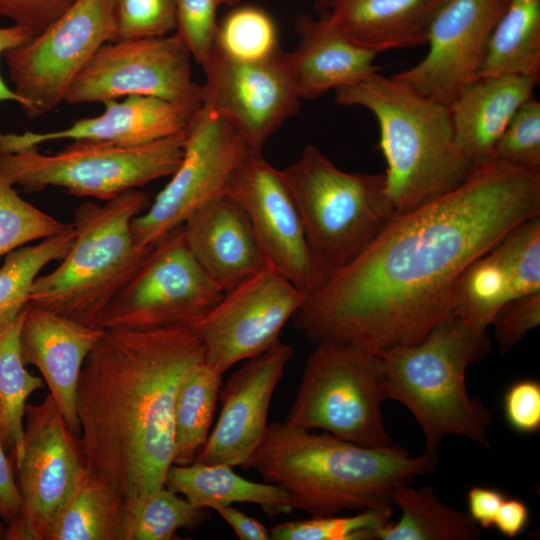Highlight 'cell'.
<instances>
[{
  "mask_svg": "<svg viewBox=\"0 0 540 540\" xmlns=\"http://www.w3.org/2000/svg\"><path fill=\"white\" fill-rule=\"evenodd\" d=\"M540 216V169L493 159L456 189L394 216L331 273L292 317L314 344L385 350L420 342L452 314L464 270L512 229Z\"/></svg>",
  "mask_w": 540,
  "mask_h": 540,
  "instance_id": "1",
  "label": "cell"
},
{
  "mask_svg": "<svg viewBox=\"0 0 540 540\" xmlns=\"http://www.w3.org/2000/svg\"><path fill=\"white\" fill-rule=\"evenodd\" d=\"M205 361L191 327L104 328L85 359L77 415L86 466L123 499L165 486L180 380Z\"/></svg>",
  "mask_w": 540,
  "mask_h": 540,
  "instance_id": "2",
  "label": "cell"
},
{
  "mask_svg": "<svg viewBox=\"0 0 540 540\" xmlns=\"http://www.w3.org/2000/svg\"><path fill=\"white\" fill-rule=\"evenodd\" d=\"M437 457L400 445L365 447L286 421L268 424L246 467L280 486L291 507L310 516L393 510L395 491L433 471Z\"/></svg>",
  "mask_w": 540,
  "mask_h": 540,
  "instance_id": "3",
  "label": "cell"
},
{
  "mask_svg": "<svg viewBox=\"0 0 540 540\" xmlns=\"http://www.w3.org/2000/svg\"><path fill=\"white\" fill-rule=\"evenodd\" d=\"M335 102L365 108L376 119L395 215L456 189L471 174L474 166L459 149L448 105L378 72L336 89Z\"/></svg>",
  "mask_w": 540,
  "mask_h": 540,
  "instance_id": "4",
  "label": "cell"
},
{
  "mask_svg": "<svg viewBox=\"0 0 540 540\" xmlns=\"http://www.w3.org/2000/svg\"><path fill=\"white\" fill-rule=\"evenodd\" d=\"M375 351L383 361L386 399L412 413L424 435V454L437 457L450 434L490 447L492 414L468 395L465 382L467 368L489 354L487 330L450 314L416 344Z\"/></svg>",
  "mask_w": 540,
  "mask_h": 540,
  "instance_id": "5",
  "label": "cell"
},
{
  "mask_svg": "<svg viewBox=\"0 0 540 540\" xmlns=\"http://www.w3.org/2000/svg\"><path fill=\"white\" fill-rule=\"evenodd\" d=\"M150 203L149 195L137 188L103 205L82 203L74 213L72 247L54 270L36 278L30 303L103 328L110 303L154 246L138 244L131 228Z\"/></svg>",
  "mask_w": 540,
  "mask_h": 540,
  "instance_id": "6",
  "label": "cell"
},
{
  "mask_svg": "<svg viewBox=\"0 0 540 540\" xmlns=\"http://www.w3.org/2000/svg\"><path fill=\"white\" fill-rule=\"evenodd\" d=\"M282 173L321 284L357 257L396 216L384 173L343 171L312 144Z\"/></svg>",
  "mask_w": 540,
  "mask_h": 540,
  "instance_id": "7",
  "label": "cell"
},
{
  "mask_svg": "<svg viewBox=\"0 0 540 540\" xmlns=\"http://www.w3.org/2000/svg\"><path fill=\"white\" fill-rule=\"evenodd\" d=\"M186 128L130 147L72 141L54 154H43L37 146L0 148V176L26 193L51 186L72 196L107 201L171 176L183 157Z\"/></svg>",
  "mask_w": 540,
  "mask_h": 540,
  "instance_id": "8",
  "label": "cell"
},
{
  "mask_svg": "<svg viewBox=\"0 0 540 540\" xmlns=\"http://www.w3.org/2000/svg\"><path fill=\"white\" fill-rule=\"evenodd\" d=\"M386 400L383 361L375 350L320 343L307 359L285 421L357 445L385 447L393 444L381 411Z\"/></svg>",
  "mask_w": 540,
  "mask_h": 540,
  "instance_id": "9",
  "label": "cell"
},
{
  "mask_svg": "<svg viewBox=\"0 0 540 540\" xmlns=\"http://www.w3.org/2000/svg\"><path fill=\"white\" fill-rule=\"evenodd\" d=\"M223 294L190 250L182 224L154 244L110 303L103 328H193Z\"/></svg>",
  "mask_w": 540,
  "mask_h": 540,
  "instance_id": "10",
  "label": "cell"
},
{
  "mask_svg": "<svg viewBox=\"0 0 540 540\" xmlns=\"http://www.w3.org/2000/svg\"><path fill=\"white\" fill-rule=\"evenodd\" d=\"M192 55L176 33L103 44L71 83L64 101L104 103L147 96L174 103L195 114L202 88L192 79Z\"/></svg>",
  "mask_w": 540,
  "mask_h": 540,
  "instance_id": "11",
  "label": "cell"
},
{
  "mask_svg": "<svg viewBox=\"0 0 540 540\" xmlns=\"http://www.w3.org/2000/svg\"><path fill=\"white\" fill-rule=\"evenodd\" d=\"M113 40L110 0H76L40 34L5 52L9 79L27 103L28 117L55 110L87 61Z\"/></svg>",
  "mask_w": 540,
  "mask_h": 540,
  "instance_id": "12",
  "label": "cell"
},
{
  "mask_svg": "<svg viewBox=\"0 0 540 540\" xmlns=\"http://www.w3.org/2000/svg\"><path fill=\"white\" fill-rule=\"evenodd\" d=\"M186 130L180 165L145 212L132 221V233L140 245H154L224 193L232 173L253 152L233 125L202 106Z\"/></svg>",
  "mask_w": 540,
  "mask_h": 540,
  "instance_id": "13",
  "label": "cell"
},
{
  "mask_svg": "<svg viewBox=\"0 0 540 540\" xmlns=\"http://www.w3.org/2000/svg\"><path fill=\"white\" fill-rule=\"evenodd\" d=\"M23 452L15 463L21 517L14 540H47L87 466L80 438L54 398L27 403Z\"/></svg>",
  "mask_w": 540,
  "mask_h": 540,
  "instance_id": "14",
  "label": "cell"
},
{
  "mask_svg": "<svg viewBox=\"0 0 540 540\" xmlns=\"http://www.w3.org/2000/svg\"><path fill=\"white\" fill-rule=\"evenodd\" d=\"M306 297L266 265L224 293L193 327L202 341L206 363L223 375L236 363L265 352L280 341L283 327Z\"/></svg>",
  "mask_w": 540,
  "mask_h": 540,
  "instance_id": "15",
  "label": "cell"
},
{
  "mask_svg": "<svg viewBox=\"0 0 540 540\" xmlns=\"http://www.w3.org/2000/svg\"><path fill=\"white\" fill-rule=\"evenodd\" d=\"M225 193L247 214L267 265L305 294L316 290L321 279L282 170L251 152L230 176Z\"/></svg>",
  "mask_w": 540,
  "mask_h": 540,
  "instance_id": "16",
  "label": "cell"
},
{
  "mask_svg": "<svg viewBox=\"0 0 540 540\" xmlns=\"http://www.w3.org/2000/svg\"><path fill=\"white\" fill-rule=\"evenodd\" d=\"M283 53L239 62L213 51L202 66V107L233 125L254 153H262L268 138L299 108Z\"/></svg>",
  "mask_w": 540,
  "mask_h": 540,
  "instance_id": "17",
  "label": "cell"
},
{
  "mask_svg": "<svg viewBox=\"0 0 540 540\" xmlns=\"http://www.w3.org/2000/svg\"><path fill=\"white\" fill-rule=\"evenodd\" d=\"M506 0H444L428 31V51L411 68L392 75L420 94L449 105L472 81Z\"/></svg>",
  "mask_w": 540,
  "mask_h": 540,
  "instance_id": "18",
  "label": "cell"
},
{
  "mask_svg": "<svg viewBox=\"0 0 540 540\" xmlns=\"http://www.w3.org/2000/svg\"><path fill=\"white\" fill-rule=\"evenodd\" d=\"M293 349L281 341L247 359L221 386V410L195 462L246 467L268 427L270 402Z\"/></svg>",
  "mask_w": 540,
  "mask_h": 540,
  "instance_id": "19",
  "label": "cell"
},
{
  "mask_svg": "<svg viewBox=\"0 0 540 540\" xmlns=\"http://www.w3.org/2000/svg\"><path fill=\"white\" fill-rule=\"evenodd\" d=\"M103 331L32 303L26 307L20 332L22 360L38 368L68 427L77 435L81 433L77 415L79 376Z\"/></svg>",
  "mask_w": 540,
  "mask_h": 540,
  "instance_id": "20",
  "label": "cell"
},
{
  "mask_svg": "<svg viewBox=\"0 0 540 540\" xmlns=\"http://www.w3.org/2000/svg\"><path fill=\"white\" fill-rule=\"evenodd\" d=\"M103 105L101 114L76 120L62 130L21 134L0 131V148L39 147L57 140L139 146L184 130L195 115L169 101L147 96H128Z\"/></svg>",
  "mask_w": 540,
  "mask_h": 540,
  "instance_id": "21",
  "label": "cell"
},
{
  "mask_svg": "<svg viewBox=\"0 0 540 540\" xmlns=\"http://www.w3.org/2000/svg\"><path fill=\"white\" fill-rule=\"evenodd\" d=\"M183 227L196 260L223 293L267 265L247 214L225 192L192 213Z\"/></svg>",
  "mask_w": 540,
  "mask_h": 540,
  "instance_id": "22",
  "label": "cell"
},
{
  "mask_svg": "<svg viewBox=\"0 0 540 540\" xmlns=\"http://www.w3.org/2000/svg\"><path fill=\"white\" fill-rule=\"evenodd\" d=\"M295 29L298 46L283 57L300 100L318 98L380 70L374 64L377 54L348 39L326 15H300Z\"/></svg>",
  "mask_w": 540,
  "mask_h": 540,
  "instance_id": "23",
  "label": "cell"
},
{
  "mask_svg": "<svg viewBox=\"0 0 540 540\" xmlns=\"http://www.w3.org/2000/svg\"><path fill=\"white\" fill-rule=\"evenodd\" d=\"M538 83L531 76L479 77L448 105L459 149L474 167L495 159L502 133L520 106L534 96Z\"/></svg>",
  "mask_w": 540,
  "mask_h": 540,
  "instance_id": "24",
  "label": "cell"
},
{
  "mask_svg": "<svg viewBox=\"0 0 540 540\" xmlns=\"http://www.w3.org/2000/svg\"><path fill=\"white\" fill-rule=\"evenodd\" d=\"M444 0H344L326 15L358 46L376 54L426 44Z\"/></svg>",
  "mask_w": 540,
  "mask_h": 540,
  "instance_id": "25",
  "label": "cell"
},
{
  "mask_svg": "<svg viewBox=\"0 0 540 540\" xmlns=\"http://www.w3.org/2000/svg\"><path fill=\"white\" fill-rule=\"evenodd\" d=\"M232 468L196 462L185 466L172 464L165 486L198 508L214 510L234 503H251L260 506L268 516L291 513L288 495L280 486L250 481Z\"/></svg>",
  "mask_w": 540,
  "mask_h": 540,
  "instance_id": "26",
  "label": "cell"
},
{
  "mask_svg": "<svg viewBox=\"0 0 540 540\" xmlns=\"http://www.w3.org/2000/svg\"><path fill=\"white\" fill-rule=\"evenodd\" d=\"M500 75L540 79V0H506L475 78Z\"/></svg>",
  "mask_w": 540,
  "mask_h": 540,
  "instance_id": "27",
  "label": "cell"
},
{
  "mask_svg": "<svg viewBox=\"0 0 540 540\" xmlns=\"http://www.w3.org/2000/svg\"><path fill=\"white\" fill-rule=\"evenodd\" d=\"M393 503L402 512L378 530L377 540H473L481 536L468 513L443 503L430 486L398 488Z\"/></svg>",
  "mask_w": 540,
  "mask_h": 540,
  "instance_id": "28",
  "label": "cell"
},
{
  "mask_svg": "<svg viewBox=\"0 0 540 540\" xmlns=\"http://www.w3.org/2000/svg\"><path fill=\"white\" fill-rule=\"evenodd\" d=\"M123 499L88 467L47 540H122Z\"/></svg>",
  "mask_w": 540,
  "mask_h": 540,
  "instance_id": "29",
  "label": "cell"
},
{
  "mask_svg": "<svg viewBox=\"0 0 540 540\" xmlns=\"http://www.w3.org/2000/svg\"><path fill=\"white\" fill-rule=\"evenodd\" d=\"M221 386L222 374L206 361L193 366L180 380L174 402L172 464L195 462L210 434Z\"/></svg>",
  "mask_w": 540,
  "mask_h": 540,
  "instance_id": "30",
  "label": "cell"
},
{
  "mask_svg": "<svg viewBox=\"0 0 540 540\" xmlns=\"http://www.w3.org/2000/svg\"><path fill=\"white\" fill-rule=\"evenodd\" d=\"M26 308L0 330V441L11 449L15 463L23 452L24 413L28 397L43 387V380L30 374L22 360L20 332Z\"/></svg>",
  "mask_w": 540,
  "mask_h": 540,
  "instance_id": "31",
  "label": "cell"
},
{
  "mask_svg": "<svg viewBox=\"0 0 540 540\" xmlns=\"http://www.w3.org/2000/svg\"><path fill=\"white\" fill-rule=\"evenodd\" d=\"M497 244L464 270L452 299V314L485 330L496 312L515 299L511 273Z\"/></svg>",
  "mask_w": 540,
  "mask_h": 540,
  "instance_id": "32",
  "label": "cell"
},
{
  "mask_svg": "<svg viewBox=\"0 0 540 540\" xmlns=\"http://www.w3.org/2000/svg\"><path fill=\"white\" fill-rule=\"evenodd\" d=\"M207 516L208 509L164 486L123 503L122 540H171L177 530L195 529Z\"/></svg>",
  "mask_w": 540,
  "mask_h": 540,
  "instance_id": "33",
  "label": "cell"
},
{
  "mask_svg": "<svg viewBox=\"0 0 540 540\" xmlns=\"http://www.w3.org/2000/svg\"><path fill=\"white\" fill-rule=\"evenodd\" d=\"M72 227L63 233L22 246L5 257L0 267V330L13 322L30 303L39 272L52 261H61L73 245Z\"/></svg>",
  "mask_w": 540,
  "mask_h": 540,
  "instance_id": "34",
  "label": "cell"
},
{
  "mask_svg": "<svg viewBox=\"0 0 540 540\" xmlns=\"http://www.w3.org/2000/svg\"><path fill=\"white\" fill-rule=\"evenodd\" d=\"M213 51L239 62H260L281 52L273 18L254 5L238 6L218 23Z\"/></svg>",
  "mask_w": 540,
  "mask_h": 540,
  "instance_id": "35",
  "label": "cell"
},
{
  "mask_svg": "<svg viewBox=\"0 0 540 540\" xmlns=\"http://www.w3.org/2000/svg\"><path fill=\"white\" fill-rule=\"evenodd\" d=\"M393 510H365L351 516H316L275 525L271 540H377Z\"/></svg>",
  "mask_w": 540,
  "mask_h": 540,
  "instance_id": "36",
  "label": "cell"
},
{
  "mask_svg": "<svg viewBox=\"0 0 540 540\" xmlns=\"http://www.w3.org/2000/svg\"><path fill=\"white\" fill-rule=\"evenodd\" d=\"M13 186L0 176V257L72 227L22 199Z\"/></svg>",
  "mask_w": 540,
  "mask_h": 540,
  "instance_id": "37",
  "label": "cell"
},
{
  "mask_svg": "<svg viewBox=\"0 0 540 540\" xmlns=\"http://www.w3.org/2000/svg\"><path fill=\"white\" fill-rule=\"evenodd\" d=\"M114 40L161 37L177 28L176 0H110Z\"/></svg>",
  "mask_w": 540,
  "mask_h": 540,
  "instance_id": "38",
  "label": "cell"
},
{
  "mask_svg": "<svg viewBox=\"0 0 540 540\" xmlns=\"http://www.w3.org/2000/svg\"><path fill=\"white\" fill-rule=\"evenodd\" d=\"M497 246L511 272L514 298L540 292V216L516 226Z\"/></svg>",
  "mask_w": 540,
  "mask_h": 540,
  "instance_id": "39",
  "label": "cell"
},
{
  "mask_svg": "<svg viewBox=\"0 0 540 540\" xmlns=\"http://www.w3.org/2000/svg\"><path fill=\"white\" fill-rule=\"evenodd\" d=\"M495 158L524 169H540V102L534 96L520 106L506 126Z\"/></svg>",
  "mask_w": 540,
  "mask_h": 540,
  "instance_id": "40",
  "label": "cell"
},
{
  "mask_svg": "<svg viewBox=\"0 0 540 540\" xmlns=\"http://www.w3.org/2000/svg\"><path fill=\"white\" fill-rule=\"evenodd\" d=\"M240 0H176V33L188 47L192 58L203 66L213 52L218 25L217 13L222 6Z\"/></svg>",
  "mask_w": 540,
  "mask_h": 540,
  "instance_id": "41",
  "label": "cell"
},
{
  "mask_svg": "<svg viewBox=\"0 0 540 540\" xmlns=\"http://www.w3.org/2000/svg\"><path fill=\"white\" fill-rule=\"evenodd\" d=\"M540 323V292L515 298L505 303L494 315V328L499 352L505 354Z\"/></svg>",
  "mask_w": 540,
  "mask_h": 540,
  "instance_id": "42",
  "label": "cell"
},
{
  "mask_svg": "<svg viewBox=\"0 0 540 540\" xmlns=\"http://www.w3.org/2000/svg\"><path fill=\"white\" fill-rule=\"evenodd\" d=\"M503 414L509 427L521 434L540 431V382L523 378L511 383L503 395Z\"/></svg>",
  "mask_w": 540,
  "mask_h": 540,
  "instance_id": "43",
  "label": "cell"
},
{
  "mask_svg": "<svg viewBox=\"0 0 540 540\" xmlns=\"http://www.w3.org/2000/svg\"><path fill=\"white\" fill-rule=\"evenodd\" d=\"M76 0H0V17L13 21L32 32L40 34Z\"/></svg>",
  "mask_w": 540,
  "mask_h": 540,
  "instance_id": "44",
  "label": "cell"
},
{
  "mask_svg": "<svg viewBox=\"0 0 540 540\" xmlns=\"http://www.w3.org/2000/svg\"><path fill=\"white\" fill-rule=\"evenodd\" d=\"M0 517L8 527L7 540H14L21 517V496L12 464L0 441Z\"/></svg>",
  "mask_w": 540,
  "mask_h": 540,
  "instance_id": "45",
  "label": "cell"
},
{
  "mask_svg": "<svg viewBox=\"0 0 540 540\" xmlns=\"http://www.w3.org/2000/svg\"><path fill=\"white\" fill-rule=\"evenodd\" d=\"M506 495L497 488L474 486L467 493L468 515L483 529L493 527L495 514Z\"/></svg>",
  "mask_w": 540,
  "mask_h": 540,
  "instance_id": "46",
  "label": "cell"
},
{
  "mask_svg": "<svg viewBox=\"0 0 540 540\" xmlns=\"http://www.w3.org/2000/svg\"><path fill=\"white\" fill-rule=\"evenodd\" d=\"M529 519L528 505L521 499L506 496L495 514L493 526L503 536L515 538L526 529Z\"/></svg>",
  "mask_w": 540,
  "mask_h": 540,
  "instance_id": "47",
  "label": "cell"
},
{
  "mask_svg": "<svg viewBox=\"0 0 540 540\" xmlns=\"http://www.w3.org/2000/svg\"><path fill=\"white\" fill-rule=\"evenodd\" d=\"M214 511L234 530L240 540L270 539V530L257 519L244 514L232 505L220 506Z\"/></svg>",
  "mask_w": 540,
  "mask_h": 540,
  "instance_id": "48",
  "label": "cell"
},
{
  "mask_svg": "<svg viewBox=\"0 0 540 540\" xmlns=\"http://www.w3.org/2000/svg\"><path fill=\"white\" fill-rule=\"evenodd\" d=\"M33 36L31 31L19 25L13 24L8 27H0V56L4 55L8 50L27 43ZM2 102H16L24 110L27 108L24 99L4 82L0 74V103Z\"/></svg>",
  "mask_w": 540,
  "mask_h": 540,
  "instance_id": "49",
  "label": "cell"
},
{
  "mask_svg": "<svg viewBox=\"0 0 540 540\" xmlns=\"http://www.w3.org/2000/svg\"><path fill=\"white\" fill-rule=\"evenodd\" d=\"M344 0H316L314 7L320 11H330L334 6Z\"/></svg>",
  "mask_w": 540,
  "mask_h": 540,
  "instance_id": "50",
  "label": "cell"
},
{
  "mask_svg": "<svg viewBox=\"0 0 540 540\" xmlns=\"http://www.w3.org/2000/svg\"><path fill=\"white\" fill-rule=\"evenodd\" d=\"M8 527L0 517V540H7Z\"/></svg>",
  "mask_w": 540,
  "mask_h": 540,
  "instance_id": "51",
  "label": "cell"
}]
</instances>
